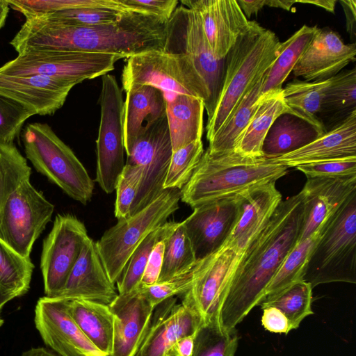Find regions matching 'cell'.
<instances>
[{
  "label": "cell",
  "instance_id": "cell-18",
  "mask_svg": "<svg viewBox=\"0 0 356 356\" xmlns=\"http://www.w3.org/2000/svg\"><path fill=\"white\" fill-rule=\"evenodd\" d=\"M181 3L198 14L209 44L220 59L225 58L251 25L236 0H181Z\"/></svg>",
  "mask_w": 356,
  "mask_h": 356
},
{
  "label": "cell",
  "instance_id": "cell-54",
  "mask_svg": "<svg viewBox=\"0 0 356 356\" xmlns=\"http://www.w3.org/2000/svg\"><path fill=\"white\" fill-rule=\"evenodd\" d=\"M236 1L247 19L253 14L257 15L266 6V0H238Z\"/></svg>",
  "mask_w": 356,
  "mask_h": 356
},
{
  "label": "cell",
  "instance_id": "cell-33",
  "mask_svg": "<svg viewBox=\"0 0 356 356\" xmlns=\"http://www.w3.org/2000/svg\"><path fill=\"white\" fill-rule=\"evenodd\" d=\"M317 29L316 26L305 24L280 43L275 59L265 73L261 96L268 92L282 90L283 83L292 72Z\"/></svg>",
  "mask_w": 356,
  "mask_h": 356
},
{
  "label": "cell",
  "instance_id": "cell-46",
  "mask_svg": "<svg viewBox=\"0 0 356 356\" xmlns=\"http://www.w3.org/2000/svg\"><path fill=\"white\" fill-rule=\"evenodd\" d=\"M195 266L188 272L168 281L152 285H139L137 290L155 308L165 300L182 295L192 286L195 279Z\"/></svg>",
  "mask_w": 356,
  "mask_h": 356
},
{
  "label": "cell",
  "instance_id": "cell-31",
  "mask_svg": "<svg viewBox=\"0 0 356 356\" xmlns=\"http://www.w3.org/2000/svg\"><path fill=\"white\" fill-rule=\"evenodd\" d=\"M322 136L313 126L288 113L280 115L263 143V156L274 159L296 151Z\"/></svg>",
  "mask_w": 356,
  "mask_h": 356
},
{
  "label": "cell",
  "instance_id": "cell-47",
  "mask_svg": "<svg viewBox=\"0 0 356 356\" xmlns=\"http://www.w3.org/2000/svg\"><path fill=\"white\" fill-rule=\"evenodd\" d=\"M296 168L307 178H341L356 176V156L299 165Z\"/></svg>",
  "mask_w": 356,
  "mask_h": 356
},
{
  "label": "cell",
  "instance_id": "cell-14",
  "mask_svg": "<svg viewBox=\"0 0 356 356\" xmlns=\"http://www.w3.org/2000/svg\"><path fill=\"white\" fill-rule=\"evenodd\" d=\"M172 154L166 115L148 126L137 138L125 163L141 168L143 178L130 216L140 211L165 190L163 184Z\"/></svg>",
  "mask_w": 356,
  "mask_h": 356
},
{
  "label": "cell",
  "instance_id": "cell-53",
  "mask_svg": "<svg viewBox=\"0 0 356 356\" xmlns=\"http://www.w3.org/2000/svg\"><path fill=\"white\" fill-rule=\"evenodd\" d=\"M341 4L346 15V30L351 37L355 36L356 29V1L341 0Z\"/></svg>",
  "mask_w": 356,
  "mask_h": 356
},
{
  "label": "cell",
  "instance_id": "cell-10",
  "mask_svg": "<svg viewBox=\"0 0 356 356\" xmlns=\"http://www.w3.org/2000/svg\"><path fill=\"white\" fill-rule=\"evenodd\" d=\"M120 56L75 51H33L20 54L0 67V72L15 76L39 75L76 84L102 76L115 68Z\"/></svg>",
  "mask_w": 356,
  "mask_h": 356
},
{
  "label": "cell",
  "instance_id": "cell-50",
  "mask_svg": "<svg viewBox=\"0 0 356 356\" xmlns=\"http://www.w3.org/2000/svg\"><path fill=\"white\" fill-rule=\"evenodd\" d=\"M171 232L155 244L149 257L147 264L139 285L148 286L157 283L163 263L165 241Z\"/></svg>",
  "mask_w": 356,
  "mask_h": 356
},
{
  "label": "cell",
  "instance_id": "cell-57",
  "mask_svg": "<svg viewBox=\"0 0 356 356\" xmlns=\"http://www.w3.org/2000/svg\"><path fill=\"white\" fill-rule=\"evenodd\" d=\"M297 3L291 0H266V6L273 8H279L286 10H290L292 6Z\"/></svg>",
  "mask_w": 356,
  "mask_h": 356
},
{
  "label": "cell",
  "instance_id": "cell-12",
  "mask_svg": "<svg viewBox=\"0 0 356 356\" xmlns=\"http://www.w3.org/2000/svg\"><path fill=\"white\" fill-rule=\"evenodd\" d=\"M54 206L24 181L5 202L0 213V238L24 258H30L36 239L51 221Z\"/></svg>",
  "mask_w": 356,
  "mask_h": 356
},
{
  "label": "cell",
  "instance_id": "cell-27",
  "mask_svg": "<svg viewBox=\"0 0 356 356\" xmlns=\"http://www.w3.org/2000/svg\"><path fill=\"white\" fill-rule=\"evenodd\" d=\"M126 94L122 124L127 154L143 131L166 115V106L161 90L150 85L133 87L126 91Z\"/></svg>",
  "mask_w": 356,
  "mask_h": 356
},
{
  "label": "cell",
  "instance_id": "cell-35",
  "mask_svg": "<svg viewBox=\"0 0 356 356\" xmlns=\"http://www.w3.org/2000/svg\"><path fill=\"white\" fill-rule=\"evenodd\" d=\"M197 261L184 225L182 222H178L165 239L163 263L157 283L186 273Z\"/></svg>",
  "mask_w": 356,
  "mask_h": 356
},
{
  "label": "cell",
  "instance_id": "cell-21",
  "mask_svg": "<svg viewBox=\"0 0 356 356\" xmlns=\"http://www.w3.org/2000/svg\"><path fill=\"white\" fill-rule=\"evenodd\" d=\"M355 191L356 176L307 178L302 189L304 213L298 242L318 232Z\"/></svg>",
  "mask_w": 356,
  "mask_h": 356
},
{
  "label": "cell",
  "instance_id": "cell-39",
  "mask_svg": "<svg viewBox=\"0 0 356 356\" xmlns=\"http://www.w3.org/2000/svg\"><path fill=\"white\" fill-rule=\"evenodd\" d=\"M177 225L175 222H167L148 234L138 245L116 282L118 295L125 296L138 289L155 244L168 234Z\"/></svg>",
  "mask_w": 356,
  "mask_h": 356
},
{
  "label": "cell",
  "instance_id": "cell-4",
  "mask_svg": "<svg viewBox=\"0 0 356 356\" xmlns=\"http://www.w3.org/2000/svg\"><path fill=\"white\" fill-rule=\"evenodd\" d=\"M275 33L252 21L225 58L222 86L216 106L207 121L209 141L248 89L264 74L275 59L280 45Z\"/></svg>",
  "mask_w": 356,
  "mask_h": 356
},
{
  "label": "cell",
  "instance_id": "cell-38",
  "mask_svg": "<svg viewBox=\"0 0 356 356\" xmlns=\"http://www.w3.org/2000/svg\"><path fill=\"white\" fill-rule=\"evenodd\" d=\"M312 287L304 280L293 283L275 296L264 299L261 308L274 307L287 318L291 330L297 329L302 320L314 312L312 309Z\"/></svg>",
  "mask_w": 356,
  "mask_h": 356
},
{
  "label": "cell",
  "instance_id": "cell-43",
  "mask_svg": "<svg viewBox=\"0 0 356 356\" xmlns=\"http://www.w3.org/2000/svg\"><path fill=\"white\" fill-rule=\"evenodd\" d=\"M143 178L140 166L125 163L116 186L115 216L118 219L130 216L131 207L138 192Z\"/></svg>",
  "mask_w": 356,
  "mask_h": 356
},
{
  "label": "cell",
  "instance_id": "cell-48",
  "mask_svg": "<svg viewBox=\"0 0 356 356\" xmlns=\"http://www.w3.org/2000/svg\"><path fill=\"white\" fill-rule=\"evenodd\" d=\"M94 0H7L9 7L26 19L92 3Z\"/></svg>",
  "mask_w": 356,
  "mask_h": 356
},
{
  "label": "cell",
  "instance_id": "cell-49",
  "mask_svg": "<svg viewBox=\"0 0 356 356\" xmlns=\"http://www.w3.org/2000/svg\"><path fill=\"white\" fill-rule=\"evenodd\" d=\"M128 10L168 21L177 8V0H118Z\"/></svg>",
  "mask_w": 356,
  "mask_h": 356
},
{
  "label": "cell",
  "instance_id": "cell-8",
  "mask_svg": "<svg viewBox=\"0 0 356 356\" xmlns=\"http://www.w3.org/2000/svg\"><path fill=\"white\" fill-rule=\"evenodd\" d=\"M181 190L165 189L156 199L134 215L118 222L96 242L106 273L113 284L121 275L131 255L151 232L167 222L179 209Z\"/></svg>",
  "mask_w": 356,
  "mask_h": 356
},
{
  "label": "cell",
  "instance_id": "cell-6",
  "mask_svg": "<svg viewBox=\"0 0 356 356\" xmlns=\"http://www.w3.org/2000/svg\"><path fill=\"white\" fill-rule=\"evenodd\" d=\"M26 158L72 199L86 204L92 199L94 181L73 151L46 123H31L23 131Z\"/></svg>",
  "mask_w": 356,
  "mask_h": 356
},
{
  "label": "cell",
  "instance_id": "cell-29",
  "mask_svg": "<svg viewBox=\"0 0 356 356\" xmlns=\"http://www.w3.org/2000/svg\"><path fill=\"white\" fill-rule=\"evenodd\" d=\"M287 113L282 90L259 97L256 111L237 139L234 152L250 157L262 156L264 139L274 122Z\"/></svg>",
  "mask_w": 356,
  "mask_h": 356
},
{
  "label": "cell",
  "instance_id": "cell-60",
  "mask_svg": "<svg viewBox=\"0 0 356 356\" xmlns=\"http://www.w3.org/2000/svg\"><path fill=\"white\" fill-rule=\"evenodd\" d=\"M3 320L0 318V327L3 325Z\"/></svg>",
  "mask_w": 356,
  "mask_h": 356
},
{
  "label": "cell",
  "instance_id": "cell-22",
  "mask_svg": "<svg viewBox=\"0 0 356 356\" xmlns=\"http://www.w3.org/2000/svg\"><path fill=\"white\" fill-rule=\"evenodd\" d=\"M98 252L90 237L85 243L65 284L54 298L84 299L110 305L118 296Z\"/></svg>",
  "mask_w": 356,
  "mask_h": 356
},
{
  "label": "cell",
  "instance_id": "cell-1",
  "mask_svg": "<svg viewBox=\"0 0 356 356\" xmlns=\"http://www.w3.org/2000/svg\"><path fill=\"white\" fill-rule=\"evenodd\" d=\"M304 213L302 191L282 200L269 222L242 253L219 311L227 330L264 299L266 289L282 261L298 242Z\"/></svg>",
  "mask_w": 356,
  "mask_h": 356
},
{
  "label": "cell",
  "instance_id": "cell-32",
  "mask_svg": "<svg viewBox=\"0 0 356 356\" xmlns=\"http://www.w3.org/2000/svg\"><path fill=\"white\" fill-rule=\"evenodd\" d=\"M266 72L244 94L225 123L209 141L207 150L209 153L223 154L234 152L238 138L257 107Z\"/></svg>",
  "mask_w": 356,
  "mask_h": 356
},
{
  "label": "cell",
  "instance_id": "cell-44",
  "mask_svg": "<svg viewBox=\"0 0 356 356\" xmlns=\"http://www.w3.org/2000/svg\"><path fill=\"white\" fill-rule=\"evenodd\" d=\"M334 109H355L356 106V69L340 72L332 77L328 87L323 106Z\"/></svg>",
  "mask_w": 356,
  "mask_h": 356
},
{
  "label": "cell",
  "instance_id": "cell-40",
  "mask_svg": "<svg viewBox=\"0 0 356 356\" xmlns=\"http://www.w3.org/2000/svg\"><path fill=\"white\" fill-rule=\"evenodd\" d=\"M238 343L235 329L227 330L218 321H211L197 330L192 356H234Z\"/></svg>",
  "mask_w": 356,
  "mask_h": 356
},
{
  "label": "cell",
  "instance_id": "cell-45",
  "mask_svg": "<svg viewBox=\"0 0 356 356\" xmlns=\"http://www.w3.org/2000/svg\"><path fill=\"white\" fill-rule=\"evenodd\" d=\"M34 113L23 105L0 95V145H13L25 121Z\"/></svg>",
  "mask_w": 356,
  "mask_h": 356
},
{
  "label": "cell",
  "instance_id": "cell-16",
  "mask_svg": "<svg viewBox=\"0 0 356 356\" xmlns=\"http://www.w3.org/2000/svg\"><path fill=\"white\" fill-rule=\"evenodd\" d=\"M238 216V195L211 201L193 209L182 223L197 261L223 246Z\"/></svg>",
  "mask_w": 356,
  "mask_h": 356
},
{
  "label": "cell",
  "instance_id": "cell-20",
  "mask_svg": "<svg viewBox=\"0 0 356 356\" xmlns=\"http://www.w3.org/2000/svg\"><path fill=\"white\" fill-rule=\"evenodd\" d=\"M356 45L329 29H318L292 72L306 81L330 79L355 60Z\"/></svg>",
  "mask_w": 356,
  "mask_h": 356
},
{
  "label": "cell",
  "instance_id": "cell-42",
  "mask_svg": "<svg viewBox=\"0 0 356 356\" xmlns=\"http://www.w3.org/2000/svg\"><path fill=\"white\" fill-rule=\"evenodd\" d=\"M202 140H195L172 152L163 188H181L186 184L203 154Z\"/></svg>",
  "mask_w": 356,
  "mask_h": 356
},
{
  "label": "cell",
  "instance_id": "cell-2",
  "mask_svg": "<svg viewBox=\"0 0 356 356\" xmlns=\"http://www.w3.org/2000/svg\"><path fill=\"white\" fill-rule=\"evenodd\" d=\"M168 21L131 10L115 22L72 26L36 17L26 19L10 44L18 54L33 51L112 54L129 58L163 49Z\"/></svg>",
  "mask_w": 356,
  "mask_h": 356
},
{
  "label": "cell",
  "instance_id": "cell-7",
  "mask_svg": "<svg viewBox=\"0 0 356 356\" xmlns=\"http://www.w3.org/2000/svg\"><path fill=\"white\" fill-rule=\"evenodd\" d=\"M122 88L152 86L162 92L165 106L186 95L207 103V92L189 60L184 55L154 49L127 58L122 73Z\"/></svg>",
  "mask_w": 356,
  "mask_h": 356
},
{
  "label": "cell",
  "instance_id": "cell-51",
  "mask_svg": "<svg viewBox=\"0 0 356 356\" xmlns=\"http://www.w3.org/2000/svg\"><path fill=\"white\" fill-rule=\"evenodd\" d=\"M261 309H263L261 324L266 330L285 334L291 330L287 318L280 309L274 307H266Z\"/></svg>",
  "mask_w": 356,
  "mask_h": 356
},
{
  "label": "cell",
  "instance_id": "cell-11",
  "mask_svg": "<svg viewBox=\"0 0 356 356\" xmlns=\"http://www.w3.org/2000/svg\"><path fill=\"white\" fill-rule=\"evenodd\" d=\"M115 77L102 78L99 97L101 117L97 144L95 181L107 194L116 188L125 165L122 124L124 101Z\"/></svg>",
  "mask_w": 356,
  "mask_h": 356
},
{
  "label": "cell",
  "instance_id": "cell-13",
  "mask_svg": "<svg viewBox=\"0 0 356 356\" xmlns=\"http://www.w3.org/2000/svg\"><path fill=\"white\" fill-rule=\"evenodd\" d=\"M242 253L225 243L219 250L196 262L193 283L181 295V303L199 315L202 324L218 321Z\"/></svg>",
  "mask_w": 356,
  "mask_h": 356
},
{
  "label": "cell",
  "instance_id": "cell-28",
  "mask_svg": "<svg viewBox=\"0 0 356 356\" xmlns=\"http://www.w3.org/2000/svg\"><path fill=\"white\" fill-rule=\"evenodd\" d=\"M64 300L67 313L82 332L101 352L110 356L115 316L109 306L84 299Z\"/></svg>",
  "mask_w": 356,
  "mask_h": 356
},
{
  "label": "cell",
  "instance_id": "cell-19",
  "mask_svg": "<svg viewBox=\"0 0 356 356\" xmlns=\"http://www.w3.org/2000/svg\"><path fill=\"white\" fill-rule=\"evenodd\" d=\"M76 85L72 81L39 75L15 76L0 72V95L23 105L34 115L55 113Z\"/></svg>",
  "mask_w": 356,
  "mask_h": 356
},
{
  "label": "cell",
  "instance_id": "cell-3",
  "mask_svg": "<svg viewBox=\"0 0 356 356\" xmlns=\"http://www.w3.org/2000/svg\"><path fill=\"white\" fill-rule=\"evenodd\" d=\"M288 168L264 156L250 157L236 152L204 154L186 184L181 200L194 209L216 200L236 195L252 187L276 181Z\"/></svg>",
  "mask_w": 356,
  "mask_h": 356
},
{
  "label": "cell",
  "instance_id": "cell-24",
  "mask_svg": "<svg viewBox=\"0 0 356 356\" xmlns=\"http://www.w3.org/2000/svg\"><path fill=\"white\" fill-rule=\"evenodd\" d=\"M115 316L110 356H136L149 328L155 307L138 290L108 305Z\"/></svg>",
  "mask_w": 356,
  "mask_h": 356
},
{
  "label": "cell",
  "instance_id": "cell-58",
  "mask_svg": "<svg viewBox=\"0 0 356 356\" xmlns=\"http://www.w3.org/2000/svg\"><path fill=\"white\" fill-rule=\"evenodd\" d=\"M9 11L7 0H0V30L4 26Z\"/></svg>",
  "mask_w": 356,
  "mask_h": 356
},
{
  "label": "cell",
  "instance_id": "cell-37",
  "mask_svg": "<svg viewBox=\"0 0 356 356\" xmlns=\"http://www.w3.org/2000/svg\"><path fill=\"white\" fill-rule=\"evenodd\" d=\"M34 268L30 258H24L0 238V291L13 298L29 289Z\"/></svg>",
  "mask_w": 356,
  "mask_h": 356
},
{
  "label": "cell",
  "instance_id": "cell-59",
  "mask_svg": "<svg viewBox=\"0 0 356 356\" xmlns=\"http://www.w3.org/2000/svg\"><path fill=\"white\" fill-rule=\"evenodd\" d=\"M13 298L11 296L5 295L0 291V312L1 311L3 306L10 300Z\"/></svg>",
  "mask_w": 356,
  "mask_h": 356
},
{
  "label": "cell",
  "instance_id": "cell-26",
  "mask_svg": "<svg viewBox=\"0 0 356 356\" xmlns=\"http://www.w3.org/2000/svg\"><path fill=\"white\" fill-rule=\"evenodd\" d=\"M356 156V109L329 131L290 153L273 159L289 168L330 159Z\"/></svg>",
  "mask_w": 356,
  "mask_h": 356
},
{
  "label": "cell",
  "instance_id": "cell-23",
  "mask_svg": "<svg viewBox=\"0 0 356 356\" xmlns=\"http://www.w3.org/2000/svg\"><path fill=\"white\" fill-rule=\"evenodd\" d=\"M156 307L147 334L136 356H165L172 345L195 333L202 325L199 315L182 303L177 304L174 297Z\"/></svg>",
  "mask_w": 356,
  "mask_h": 356
},
{
  "label": "cell",
  "instance_id": "cell-17",
  "mask_svg": "<svg viewBox=\"0 0 356 356\" xmlns=\"http://www.w3.org/2000/svg\"><path fill=\"white\" fill-rule=\"evenodd\" d=\"M34 321L43 341L59 356H108L82 332L67 313L63 299L40 298Z\"/></svg>",
  "mask_w": 356,
  "mask_h": 356
},
{
  "label": "cell",
  "instance_id": "cell-25",
  "mask_svg": "<svg viewBox=\"0 0 356 356\" xmlns=\"http://www.w3.org/2000/svg\"><path fill=\"white\" fill-rule=\"evenodd\" d=\"M238 195L239 216L226 243L243 252L269 222L282 197L275 181L252 187Z\"/></svg>",
  "mask_w": 356,
  "mask_h": 356
},
{
  "label": "cell",
  "instance_id": "cell-15",
  "mask_svg": "<svg viewBox=\"0 0 356 356\" xmlns=\"http://www.w3.org/2000/svg\"><path fill=\"white\" fill-rule=\"evenodd\" d=\"M88 238L86 227L76 216H56L41 254L45 296L55 298L61 291Z\"/></svg>",
  "mask_w": 356,
  "mask_h": 356
},
{
  "label": "cell",
  "instance_id": "cell-34",
  "mask_svg": "<svg viewBox=\"0 0 356 356\" xmlns=\"http://www.w3.org/2000/svg\"><path fill=\"white\" fill-rule=\"evenodd\" d=\"M127 10L118 0H94L90 5L33 17L67 26H88L115 22Z\"/></svg>",
  "mask_w": 356,
  "mask_h": 356
},
{
  "label": "cell",
  "instance_id": "cell-5",
  "mask_svg": "<svg viewBox=\"0 0 356 356\" xmlns=\"http://www.w3.org/2000/svg\"><path fill=\"white\" fill-rule=\"evenodd\" d=\"M302 280L312 288L330 282L356 283V191L322 227Z\"/></svg>",
  "mask_w": 356,
  "mask_h": 356
},
{
  "label": "cell",
  "instance_id": "cell-41",
  "mask_svg": "<svg viewBox=\"0 0 356 356\" xmlns=\"http://www.w3.org/2000/svg\"><path fill=\"white\" fill-rule=\"evenodd\" d=\"M31 169L14 145H0V213L10 197L24 181Z\"/></svg>",
  "mask_w": 356,
  "mask_h": 356
},
{
  "label": "cell",
  "instance_id": "cell-9",
  "mask_svg": "<svg viewBox=\"0 0 356 356\" xmlns=\"http://www.w3.org/2000/svg\"><path fill=\"white\" fill-rule=\"evenodd\" d=\"M163 50L189 60L206 88L208 99L204 109L209 120L220 92L225 59L217 58L212 51L195 11L184 6L176 8L167 23Z\"/></svg>",
  "mask_w": 356,
  "mask_h": 356
},
{
  "label": "cell",
  "instance_id": "cell-36",
  "mask_svg": "<svg viewBox=\"0 0 356 356\" xmlns=\"http://www.w3.org/2000/svg\"><path fill=\"white\" fill-rule=\"evenodd\" d=\"M321 229L309 238L298 242L289 252L268 285L264 299L273 297L293 283L303 280L309 259L318 240Z\"/></svg>",
  "mask_w": 356,
  "mask_h": 356
},
{
  "label": "cell",
  "instance_id": "cell-52",
  "mask_svg": "<svg viewBox=\"0 0 356 356\" xmlns=\"http://www.w3.org/2000/svg\"><path fill=\"white\" fill-rule=\"evenodd\" d=\"M196 332L177 341L168 350L165 356H192Z\"/></svg>",
  "mask_w": 356,
  "mask_h": 356
},
{
  "label": "cell",
  "instance_id": "cell-55",
  "mask_svg": "<svg viewBox=\"0 0 356 356\" xmlns=\"http://www.w3.org/2000/svg\"><path fill=\"white\" fill-rule=\"evenodd\" d=\"M297 3H309L324 8L328 12L334 13L336 0L296 1Z\"/></svg>",
  "mask_w": 356,
  "mask_h": 356
},
{
  "label": "cell",
  "instance_id": "cell-56",
  "mask_svg": "<svg viewBox=\"0 0 356 356\" xmlns=\"http://www.w3.org/2000/svg\"><path fill=\"white\" fill-rule=\"evenodd\" d=\"M21 356H59L54 352L43 348H32L29 350L24 351Z\"/></svg>",
  "mask_w": 356,
  "mask_h": 356
},
{
  "label": "cell",
  "instance_id": "cell-30",
  "mask_svg": "<svg viewBox=\"0 0 356 356\" xmlns=\"http://www.w3.org/2000/svg\"><path fill=\"white\" fill-rule=\"evenodd\" d=\"M332 77L314 81L294 79L282 90L287 113L309 123L322 135L326 130L317 114L323 106L326 91Z\"/></svg>",
  "mask_w": 356,
  "mask_h": 356
}]
</instances>
